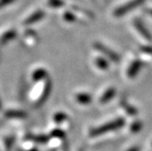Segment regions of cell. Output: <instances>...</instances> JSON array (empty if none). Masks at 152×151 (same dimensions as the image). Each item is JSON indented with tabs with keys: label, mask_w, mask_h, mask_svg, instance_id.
I'll use <instances>...</instances> for the list:
<instances>
[{
	"label": "cell",
	"mask_w": 152,
	"mask_h": 151,
	"mask_svg": "<svg viewBox=\"0 0 152 151\" xmlns=\"http://www.w3.org/2000/svg\"><path fill=\"white\" fill-rule=\"evenodd\" d=\"M48 6L53 7H60L61 6H63V2L61 0H50L48 2Z\"/></svg>",
	"instance_id": "obj_16"
},
{
	"label": "cell",
	"mask_w": 152,
	"mask_h": 151,
	"mask_svg": "<svg viewBox=\"0 0 152 151\" xmlns=\"http://www.w3.org/2000/svg\"><path fill=\"white\" fill-rule=\"evenodd\" d=\"M95 65L101 70H105L108 68V63L103 58H96L95 59Z\"/></svg>",
	"instance_id": "obj_14"
},
{
	"label": "cell",
	"mask_w": 152,
	"mask_h": 151,
	"mask_svg": "<svg viewBox=\"0 0 152 151\" xmlns=\"http://www.w3.org/2000/svg\"><path fill=\"white\" fill-rule=\"evenodd\" d=\"M14 1H15V0H0V8L7 6L8 4H10Z\"/></svg>",
	"instance_id": "obj_17"
},
{
	"label": "cell",
	"mask_w": 152,
	"mask_h": 151,
	"mask_svg": "<svg viewBox=\"0 0 152 151\" xmlns=\"http://www.w3.org/2000/svg\"><path fill=\"white\" fill-rule=\"evenodd\" d=\"M51 81L48 78H46L45 80L42 81V85H37L32 92H37V93H31L30 97L31 100L34 102L35 106H40L41 104H43L47 98H48V96L51 91Z\"/></svg>",
	"instance_id": "obj_1"
},
{
	"label": "cell",
	"mask_w": 152,
	"mask_h": 151,
	"mask_svg": "<svg viewBox=\"0 0 152 151\" xmlns=\"http://www.w3.org/2000/svg\"><path fill=\"white\" fill-rule=\"evenodd\" d=\"M147 13L148 14L149 16H151V17H152V8H149V9H148V10H147Z\"/></svg>",
	"instance_id": "obj_20"
},
{
	"label": "cell",
	"mask_w": 152,
	"mask_h": 151,
	"mask_svg": "<svg viewBox=\"0 0 152 151\" xmlns=\"http://www.w3.org/2000/svg\"><path fill=\"white\" fill-rule=\"evenodd\" d=\"M45 17V12L43 10H38L35 13H33L32 15H30L24 21V25H32L34 23H37L40 21L43 18Z\"/></svg>",
	"instance_id": "obj_8"
},
{
	"label": "cell",
	"mask_w": 152,
	"mask_h": 151,
	"mask_svg": "<svg viewBox=\"0 0 152 151\" xmlns=\"http://www.w3.org/2000/svg\"><path fill=\"white\" fill-rule=\"evenodd\" d=\"M0 109H1V102H0Z\"/></svg>",
	"instance_id": "obj_21"
},
{
	"label": "cell",
	"mask_w": 152,
	"mask_h": 151,
	"mask_svg": "<svg viewBox=\"0 0 152 151\" xmlns=\"http://www.w3.org/2000/svg\"><path fill=\"white\" fill-rule=\"evenodd\" d=\"M140 128H141V125H140V123H139V122H136L134 125L131 126V128H132V130L134 132H137L140 129Z\"/></svg>",
	"instance_id": "obj_18"
},
{
	"label": "cell",
	"mask_w": 152,
	"mask_h": 151,
	"mask_svg": "<svg viewBox=\"0 0 152 151\" xmlns=\"http://www.w3.org/2000/svg\"><path fill=\"white\" fill-rule=\"evenodd\" d=\"M134 26H135L136 30H137V32L140 33V35L142 37H144L148 41L152 40L151 34L149 33V31L147 29V27L145 26V25L143 24V22L140 18H136L134 20Z\"/></svg>",
	"instance_id": "obj_5"
},
{
	"label": "cell",
	"mask_w": 152,
	"mask_h": 151,
	"mask_svg": "<svg viewBox=\"0 0 152 151\" xmlns=\"http://www.w3.org/2000/svg\"><path fill=\"white\" fill-rule=\"evenodd\" d=\"M74 99L79 105H88L92 101L91 95L86 92H79L75 94Z\"/></svg>",
	"instance_id": "obj_7"
},
{
	"label": "cell",
	"mask_w": 152,
	"mask_h": 151,
	"mask_svg": "<svg viewBox=\"0 0 152 151\" xmlns=\"http://www.w3.org/2000/svg\"><path fill=\"white\" fill-rule=\"evenodd\" d=\"M123 125H124V120L122 118H118V119L113 120L111 122L106 123V124H103L102 126H99L96 128L91 129L89 132V136H91V138L99 136L100 135L117 130V129L120 128Z\"/></svg>",
	"instance_id": "obj_2"
},
{
	"label": "cell",
	"mask_w": 152,
	"mask_h": 151,
	"mask_svg": "<svg viewBox=\"0 0 152 151\" xmlns=\"http://www.w3.org/2000/svg\"><path fill=\"white\" fill-rule=\"evenodd\" d=\"M46 78H48V72L43 67L36 68L31 74V80L33 82H41Z\"/></svg>",
	"instance_id": "obj_6"
},
{
	"label": "cell",
	"mask_w": 152,
	"mask_h": 151,
	"mask_svg": "<svg viewBox=\"0 0 152 151\" xmlns=\"http://www.w3.org/2000/svg\"><path fill=\"white\" fill-rule=\"evenodd\" d=\"M142 51L147 53L148 55H151L152 56V47H145L144 49H142Z\"/></svg>",
	"instance_id": "obj_19"
},
{
	"label": "cell",
	"mask_w": 152,
	"mask_h": 151,
	"mask_svg": "<svg viewBox=\"0 0 152 151\" xmlns=\"http://www.w3.org/2000/svg\"><path fill=\"white\" fill-rule=\"evenodd\" d=\"M141 66H142V63L139 60H135L134 62H132L131 66L129 67V69H128L129 78H133L137 73L140 72Z\"/></svg>",
	"instance_id": "obj_9"
},
{
	"label": "cell",
	"mask_w": 152,
	"mask_h": 151,
	"mask_svg": "<svg viewBox=\"0 0 152 151\" xmlns=\"http://www.w3.org/2000/svg\"><path fill=\"white\" fill-rule=\"evenodd\" d=\"M16 36H17V32L15 30H9L7 33H5L3 36H1V37H0V44L5 45L9 40L14 39Z\"/></svg>",
	"instance_id": "obj_11"
},
{
	"label": "cell",
	"mask_w": 152,
	"mask_h": 151,
	"mask_svg": "<svg viewBox=\"0 0 152 151\" xmlns=\"http://www.w3.org/2000/svg\"><path fill=\"white\" fill-rule=\"evenodd\" d=\"M53 120L55 123H58V124H60V123H64L67 120V116L66 115V113L63 112H58L54 115L53 117Z\"/></svg>",
	"instance_id": "obj_13"
},
{
	"label": "cell",
	"mask_w": 152,
	"mask_h": 151,
	"mask_svg": "<svg viewBox=\"0 0 152 151\" xmlns=\"http://www.w3.org/2000/svg\"><path fill=\"white\" fill-rule=\"evenodd\" d=\"M94 47H95V48L98 51H99L103 55H105V57L108 58L109 60L114 61V62H118L119 61L118 55L116 52H114L113 50H111V49H109L108 47H105L104 45H102L100 43H95Z\"/></svg>",
	"instance_id": "obj_4"
},
{
	"label": "cell",
	"mask_w": 152,
	"mask_h": 151,
	"mask_svg": "<svg viewBox=\"0 0 152 151\" xmlns=\"http://www.w3.org/2000/svg\"><path fill=\"white\" fill-rule=\"evenodd\" d=\"M115 95H116V89H114V88H108V89H107L102 94V96L99 98V101L101 104H106L107 102H108L110 99H111Z\"/></svg>",
	"instance_id": "obj_10"
},
{
	"label": "cell",
	"mask_w": 152,
	"mask_h": 151,
	"mask_svg": "<svg viewBox=\"0 0 152 151\" xmlns=\"http://www.w3.org/2000/svg\"><path fill=\"white\" fill-rule=\"evenodd\" d=\"M63 18L67 21V22H75L76 21V16L74 15L73 13L69 12V11H66L63 15Z\"/></svg>",
	"instance_id": "obj_15"
},
{
	"label": "cell",
	"mask_w": 152,
	"mask_h": 151,
	"mask_svg": "<svg viewBox=\"0 0 152 151\" xmlns=\"http://www.w3.org/2000/svg\"><path fill=\"white\" fill-rule=\"evenodd\" d=\"M5 116L9 118H23L26 115L23 111L19 110H8L5 113Z\"/></svg>",
	"instance_id": "obj_12"
},
{
	"label": "cell",
	"mask_w": 152,
	"mask_h": 151,
	"mask_svg": "<svg viewBox=\"0 0 152 151\" xmlns=\"http://www.w3.org/2000/svg\"><path fill=\"white\" fill-rule=\"evenodd\" d=\"M145 1L146 0H130V1L127 2L126 4L118 7L113 12V16L116 18L125 16L131 10L140 7L143 3H145Z\"/></svg>",
	"instance_id": "obj_3"
}]
</instances>
